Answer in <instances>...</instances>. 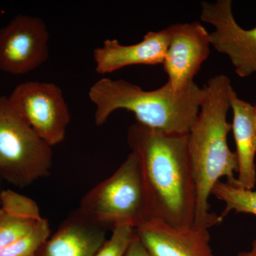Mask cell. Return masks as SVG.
<instances>
[{"label":"cell","mask_w":256,"mask_h":256,"mask_svg":"<svg viewBox=\"0 0 256 256\" xmlns=\"http://www.w3.org/2000/svg\"><path fill=\"white\" fill-rule=\"evenodd\" d=\"M96 107L94 119L102 126L112 112L126 110L134 114L138 124L160 132L188 134L196 120L204 96V89L193 84L178 90L166 82L153 90L127 80L102 78L88 92Z\"/></svg>","instance_id":"3957f363"},{"label":"cell","mask_w":256,"mask_h":256,"mask_svg":"<svg viewBox=\"0 0 256 256\" xmlns=\"http://www.w3.org/2000/svg\"><path fill=\"white\" fill-rule=\"evenodd\" d=\"M15 111L50 146L63 142L70 114L63 90L50 82H26L9 97Z\"/></svg>","instance_id":"8992f818"},{"label":"cell","mask_w":256,"mask_h":256,"mask_svg":"<svg viewBox=\"0 0 256 256\" xmlns=\"http://www.w3.org/2000/svg\"><path fill=\"white\" fill-rule=\"evenodd\" d=\"M2 192V190L1 188H0V196H1Z\"/></svg>","instance_id":"44dd1931"},{"label":"cell","mask_w":256,"mask_h":256,"mask_svg":"<svg viewBox=\"0 0 256 256\" xmlns=\"http://www.w3.org/2000/svg\"><path fill=\"white\" fill-rule=\"evenodd\" d=\"M229 102L233 111L232 130L238 164L236 186L254 190L256 183L255 106L238 98L234 88L229 94Z\"/></svg>","instance_id":"4fadbf2b"},{"label":"cell","mask_w":256,"mask_h":256,"mask_svg":"<svg viewBox=\"0 0 256 256\" xmlns=\"http://www.w3.org/2000/svg\"><path fill=\"white\" fill-rule=\"evenodd\" d=\"M255 124L256 129V105L255 106Z\"/></svg>","instance_id":"ffe728a7"},{"label":"cell","mask_w":256,"mask_h":256,"mask_svg":"<svg viewBox=\"0 0 256 256\" xmlns=\"http://www.w3.org/2000/svg\"><path fill=\"white\" fill-rule=\"evenodd\" d=\"M128 142L140 162L151 218L191 226L196 188L188 156V134H169L132 124Z\"/></svg>","instance_id":"6da1fadb"},{"label":"cell","mask_w":256,"mask_h":256,"mask_svg":"<svg viewBox=\"0 0 256 256\" xmlns=\"http://www.w3.org/2000/svg\"><path fill=\"white\" fill-rule=\"evenodd\" d=\"M212 194L225 204V210L218 216V222L230 213L249 214L256 216V190H246L236 185L218 181Z\"/></svg>","instance_id":"9a60e30c"},{"label":"cell","mask_w":256,"mask_h":256,"mask_svg":"<svg viewBox=\"0 0 256 256\" xmlns=\"http://www.w3.org/2000/svg\"><path fill=\"white\" fill-rule=\"evenodd\" d=\"M50 236V224L43 218L31 232L0 250V256H35Z\"/></svg>","instance_id":"2e32d148"},{"label":"cell","mask_w":256,"mask_h":256,"mask_svg":"<svg viewBox=\"0 0 256 256\" xmlns=\"http://www.w3.org/2000/svg\"><path fill=\"white\" fill-rule=\"evenodd\" d=\"M43 217L36 202L12 190L0 196V250L31 232Z\"/></svg>","instance_id":"5bb4252c"},{"label":"cell","mask_w":256,"mask_h":256,"mask_svg":"<svg viewBox=\"0 0 256 256\" xmlns=\"http://www.w3.org/2000/svg\"><path fill=\"white\" fill-rule=\"evenodd\" d=\"M50 32L42 18L18 14L0 28V70L24 75L50 56Z\"/></svg>","instance_id":"52a82bcc"},{"label":"cell","mask_w":256,"mask_h":256,"mask_svg":"<svg viewBox=\"0 0 256 256\" xmlns=\"http://www.w3.org/2000/svg\"><path fill=\"white\" fill-rule=\"evenodd\" d=\"M78 210L106 228L126 225L136 228L150 220L138 154L131 152L114 174L88 192Z\"/></svg>","instance_id":"277c9868"},{"label":"cell","mask_w":256,"mask_h":256,"mask_svg":"<svg viewBox=\"0 0 256 256\" xmlns=\"http://www.w3.org/2000/svg\"><path fill=\"white\" fill-rule=\"evenodd\" d=\"M232 88L226 75L216 76L204 86L200 112L188 134V156L196 188L194 226L208 228L220 224L218 216L210 213L208 198L220 178H226L227 183L237 185L238 160L228 144L232 124L227 121V114Z\"/></svg>","instance_id":"7a4b0ae2"},{"label":"cell","mask_w":256,"mask_h":256,"mask_svg":"<svg viewBox=\"0 0 256 256\" xmlns=\"http://www.w3.org/2000/svg\"><path fill=\"white\" fill-rule=\"evenodd\" d=\"M208 229L150 218L136 228V234L151 256H215Z\"/></svg>","instance_id":"30bf717a"},{"label":"cell","mask_w":256,"mask_h":256,"mask_svg":"<svg viewBox=\"0 0 256 256\" xmlns=\"http://www.w3.org/2000/svg\"><path fill=\"white\" fill-rule=\"evenodd\" d=\"M170 40L169 26L148 32L142 41L136 44L122 45L117 40H106L94 52L96 72L105 75L130 66L162 64Z\"/></svg>","instance_id":"8fae6325"},{"label":"cell","mask_w":256,"mask_h":256,"mask_svg":"<svg viewBox=\"0 0 256 256\" xmlns=\"http://www.w3.org/2000/svg\"><path fill=\"white\" fill-rule=\"evenodd\" d=\"M236 256H256V239L252 242L250 250L240 252Z\"/></svg>","instance_id":"d6986e66"},{"label":"cell","mask_w":256,"mask_h":256,"mask_svg":"<svg viewBox=\"0 0 256 256\" xmlns=\"http://www.w3.org/2000/svg\"><path fill=\"white\" fill-rule=\"evenodd\" d=\"M52 146L0 96V178L18 188L50 174Z\"/></svg>","instance_id":"5b68a950"},{"label":"cell","mask_w":256,"mask_h":256,"mask_svg":"<svg viewBox=\"0 0 256 256\" xmlns=\"http://www.w3.org/2000/svg\"><path fill=\"white\" fill-rule=\"evenodd\" d=\"M124 256H151L149 252H146V248L143 246L142 242L138 238L137 236L134 235L130 246L128 248L127 252Z\"/></svg>","instance_id":"ac0fdd59"},{"label":"cell","mask_w":256,"mask_h":256,"mask_svg":"<svg viewBox=\"0 0 256 256\" xmlns=\"http://www.w3.org/2000/svg\"><path fill=\"white\" fill-rule=\"evenodd\" d=\"M106 228L78 210L50 236L35 256H94L106 242Z\"/></svg>","instance_id":"7c38bea8"},{"label":"cell","mask_w":256,"mask_h":256,"mask_svg":"<svg viewBox=\"0 0 256 256\" xmlns=\"http://www.w3.org/2000/svg\"><path fill=\"white\" fill-rule=\"evenodd\" d=\"M112 235L106 240L94 256H124L130 246L136 228L130 226H118L112 228Z\"/></svg>","instance_id":"e0dca14e"},{"label":"cell","mask_w":256,"mask_h":256,"mask_svg":"<svg viewBox=\"0 0 256 256\" xmlns=\"http://www.w3.org/2000/svg\"><path fill=\"white\" fill-rule=\"evenodd\" d=\"M170 40L163 68L168 84L178 90L194 84V78L210 54V33L198 22L169 26Z\"/></svg>","instance_id":"9c48e42d"},{"label":"cell","mask_w":256,"mask_h":256,"mask_svg":"<svg viewBox=\"0 0 256 256\" xmlns=\"http://www.w3.org/2000/svg\"><path fill=\"white\" fill-rule=\"evenodd\" d=\"M201 6V20L214 28L212 46L228 57L240 78L256 73V26L245 30L237 23L230 0L202 2Z\"/></svg>","instance_id":"ba28073f"}]
</instances>
